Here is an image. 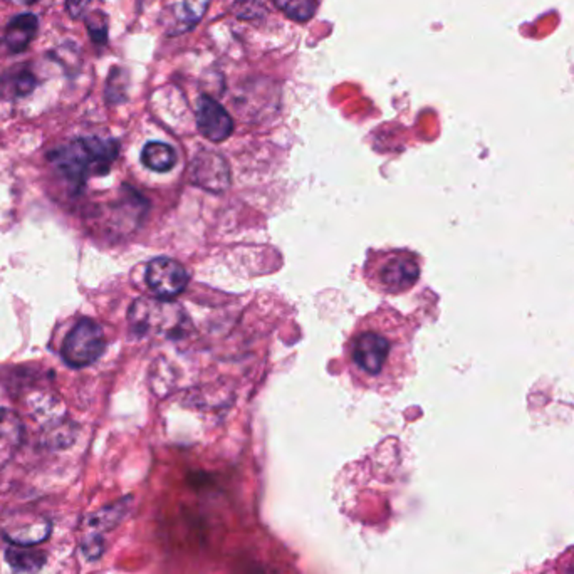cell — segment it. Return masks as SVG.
Masks as SVG:
<instances>
[{"label":"cell","instance_id":"cell-1","mask_svg":"<svg viewBox=\"0 0 574 574\" xmlns=\"http://www.w3.org/2000/svg\"><path fill=\"white\" fill-rule=\"evenodd\" d=\"M405 348V324L396 311L364 316L345 346L353 379L370 390L388 388L402 379Z\"/></svg>","mask_w":574,"mask_h":574},{"label":"cell","instance_id":"cell-2","mask_svg":"<svg viewBox=\"0 0 574 574\" xmlns=\"http://www.w3.org/2000/svg\"><path fill=\"white\" fill-rule=\"evenodd\" d=\"M120 154L116 140L78 138L51 150L47 158L57 173L79 192L91 177L106 175Z\"/></svg>","mask_w":574,"mask_h":574},{"label":"cell","instance_id":"cell-3","mask_svg":"<svg viewBox=\"0 0 574 574\" xmlns=\"http://www.w3.org/2000/svg\"><path fill=\"white\" fill-rule=\"evenodd\" d=\"M364 279L381 295H403L420 279V261L405 249L371 251L366 257Z\"/></svg>","mask_w":574,"mask_h":574},{"label":"cell","instance_id":"cell-4","mask_svg":"<svg viewBox=\"0 0 574 574\" xmlns=\"http://www.w3.org/2000/svg\"><path fill=\"white\" fill-rule=\"evenodd\" d=\"M106 348L103 328L98 322L83 318L74 324L62 343V360L71 368H85L98 362Z\"/></svg>","mask_w":574,"mask_h":574},{"label":"cell","instance_id":"cell-5","mask_svg":"<svg viewBox=\"0 0 574 574\" xmlns=\"http://www.w3.org/2000/svg\"><path fill=\"white\" fill-rule=\"evenodd\" d=\"M0 531L15 546H39L51 536L53 522L37 511L17 509L4 516Z\"/></svg>","mask_w":574,"mask_h":574},{"label":"cell","instance_id":"cell-6","mask_svg":"<svg viewBox=\"0 0 574 574\" xmlns=\"http://www.w3.org/2000/svg\"><path fill=\"white\" fill-rule=\"evenodd\" d=\"M145 279L158 299L171 301L187 289L190 278L180 262L169 257H156L146 267Z\"/></svg>","mask_w":574,"mask_h":574},{"label":"cell","instance_id":"cell-7","mask_svg":"<svg viewBox=\"0 0 574 574\" xmlns=\"http://www.w3.org/2000/svg\"><path fill=\"white\" fill-rule=\"evenodd\" d=\"M195 121L198 131L213 143H222L234 131V120L220 103L202 95L196 101Z\"/></svg>","mask_w":574,"mask_h":574},{"label":"cell","instance_id":"cell-8","mask_svg":"<svg viewBox=\"0 0 574 574\" xmlns=\"http://www.w3.org/2000/svg\"><path fill=\"white\" fill-rule=\"evenodd\" d=\"M133 507V497L127 495L112 504L106 505L99 509L96 512L89 514L85 519V534L86 536H99L103 537L104 532H110L120 526Z\"/></svg>","mask_w":574,"mask_h":574},{"label":"cell","instance_id":"cell-9","mask_svg":"<svg viewBox=\"0 0 574 574\" xmlns=\"http://www.w3.org/2000/svg\"><path fill=\"white\" fill-rule=\"evenodd\" d=\"M39 30V19L34 14H19L5 29V46L9 53L21 54L34 41Z\"/></svg>","mask_w":574,"mask_h":574},{"label":"cell","instance_id":"cell-10","mask_svg":"<svg viewBox=\"0 0 574 574\" xmlns=\"http://www.w3.org/2000/svg\"><path fill=\"white\" fill-rule=\"evenodd\" d=\"M37 87V78L24 64L7 71L0 81V93L7 98H24Z\"/></svg>","mask_w":574,"mask_h":574},{"label":"cell","instance_id":"cell-11","mask_svg":"<svg viewBox=\"0 0 574 574\" xmlns=\"http://www.w3.org/2000/svg\"><path fill=\"white\" fill-rule=\"evenodd\" d=\"M5 560L15 574H36L47 561V554L37 546H15L11 545L5 551Z\"/></svg>","mask_w":574,"mask_h":574},{"label":"cell","instance_id":"cell-12","mask_svg":"<svg viewBox=\"0 0 574 574\" xmlns=\"http://www.w3.org/2000/svg\"><path fill=\"white\" fill-rule=\"evenodd\" d=\"M141 163L152 171L165 173L175 167L177 154L167 143L150 141L141 152Z\"/></svg>","mask_w":574,"mask_h":574},{"label":"cell","instance_id":"cell-13","mask_svg":"<svg viewBox=\"0 0 574 574\" xmlns=\"http://www.w3.org/2000/svg\"><path fill=\"white\" fill-rule=\"evenodd\" d=\"M272 4L295 22H308L316 14L314 0H272Z\"/></svg>","mask_w":574,"mask_h":574},{"label":"cell","instance_id":"cell-14","mask_svg":"<svg viewBox=\"0 0 574 574\" xmlns=\"http://www.w3.org/2000/svg\"><path fill=\"white\" fill-rule=\"evenodd\" d=\"M24 427L14 412L0 408V444L17 445L22 440Z\"/></svg>","mask_w":574,"mask_h":574},{"label":"cell","instance_id":"cell-15","mask_svg":"<svg viewBox=\"0 0 574 574\" xmlns=\"http://www.w3.org/2000/svg\"><path fill=\"white\" fill-rule=\"evenodd\" d=\"M128 71L125 68H120V66H114L112 71H110V76H108V81H106V101L110 104H118V103H123L127 101V91H128Z\"/></svg>","mask_w":574,"mask_h":574},{"label":"cell","instance_id":"cell-16","mask_svg":"<svg viewBox=\"0 0 574 574\" xmlns=\"http://www.w3.org/2000/svg\"><path fill=\"white\" fill-rule=\"evenodd\" d=\"M86 28L91 41L96 44H106L108 41V17L101 11H95L86 15Z\"/></svg>","mask_w":574,"mask_h":574},{"label":"cell","instance_id":"cell-17","mask_svg":"<svg viewBox=\"0 0 574 574\" xmlns=\"http://www.w3.org/2000/svg\"><path fill=\"white\" fill-rule=\"evenodd\" d=\"M209 5H211V0H183L180 4L183 14L192 28H195L196 24L204 19Z\"/></svg>","mask_w":574,"mask_h":574},{"label":"cell","instance_id":"cell-18","mask_svg":"<svg viewBox=\"0 0 574 574\" xmlns=\"http://www.w3.org/2000/svg\"><path fill=\"white\" fill-rule=\"evenodd\" d=\"M232 11H234V14L237 15L238 19H244V21H253V19H257V17H261L266 12L264 5L255 2V0H240L232 7Z\"/></svg>","mask_w":574,"mask_h":574},{"label":"cell","instance_id":"cell-19","mask_svg":"<svg viewBox=\"0 0 574 574\" xmlns=\"http://www.w3.org/2000/svg\"><path fill=\"white\" fill-rule=\"evenodd\" d=\"M81 553L87 561H96L104 553V539L99 536H83L81 539Z\"/></svg>","mask_w":574,"mask_h":574},{"label":"cell","instance_id":"cell-20","mask_svg":"<svg viewBox=\"0 0 574 574\" xmlns=\"http://www.w3.org/2000/svg\"><path fill=\"white\" fill-rule=\"evenodd\" d=\"M91 0H66V11L72 19H79L89 7Z\"/></svg>","mask_w":574,"mask_h":574},{"label":"cell","instance_id":"cell-21","mask_svg":"<svg viewBox=\"0 0 574 574\" xmlns=\"http://www.w3.org/2000/svg\"><path fill=\"white\" fill-rule=\"evenodd\" d=\"M15 2H19V4H34V2H37V0H15Z\"/></svg>","mask_w":574,"mask_h":574}]
</instances>
